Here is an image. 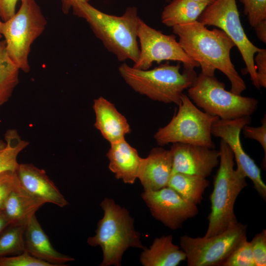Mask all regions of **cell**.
Masks as SVG:
<instances>
[{
    "instance_id": "6da1fadb",
    "label": "cell",
    "mask_w": 266,
    "mask_h": 266,
    "mask_svg": "<svg viewBox=\"0 0 266 266\" xmlns=\"http://www.w3.org/2000/svg\"><path fill=\"white\" fill-rule=\"evenodd\" d=\"M179 37L178 43L184 51L201 67V72L214 75L218 69L227 77L231 84L230 91L241 95L246 88L230 57L234 42L222 30L208 29L198 20L172 27Z\"/></svg>"
},
{
    "instance_id": "7a4b0ae2",
    "label": "cell",
    "mask_w": 266,
    "mask_h": 266,
    "mask_svg": "<svg viewBox=\"0 0 266 266\" xmlns=\"http://www.w3.org/2000/svg\"><path fill=\"white\" fill-rule=\"evenodd\" d=\"M71 9L75 15L86 21L96 36L119 61H137L140 50L137 33L141 19L136 7H128L120 16L103 13L86 1H75Z\"/></svg>"
},
{
    "instance_id": "3957f363",
    "label": "cell",
    "mask_w": 266,
    "mask_h": 266,
    "mask_svg": "<svg viewBox=\"0 0 266 266\" xmlns=\"http://www.w3.org/2000/svg\"><path fill=\"white\" fill-rule=\"evenodd\" d=\"M180 67L179 64L173 65L167 62L152 69L141 70L125 63L118 71L136 92L154 100L178 105L183 92L193 85L198 76L193 68H184L180 73Z\"/></svg>"
},
{
    "instance_id": "277c9868",
    "label": "cell",
    "mask_w": 266,
    "mask_h": 266,
    "mask_svg": "<svg viewBox=\"0 0 266 266\" xmlns=\"http://www.w3.org/2000/svg\"><path fill=\"white\" fill-rule=\"evenodd\" d=\"M220 165L214 178V187L210 196L211 211L208 227L204 236L208 237L225 231L237 222L234 212L236 200L247 185L246 176L234 168V156L228 145L221 139Z\"/></svg>"
},
{
    "instance_id": "5b68a950",
    "label": "cell",
    "mask_w": 266,
    "mask_h": 266,
    "mask_svg": "<svg viewBox=\"0 0 266 266\" xmlns=\"http://www.w3.org/2000/svg\"><path fill=\"white\" fill-rule=\"evenodd\" d=\"M104 215L97 224L96 234L87 243L100 246L103 252L101 266H120L124 252L129 248L143 249L140 234L135 231L134 220L128 210L111 199L105 198L100 203Z\"/></svg>"
},
{
    "instance_id": "8992f818",
    "label": "cell",
    "mask_w": 266,
    "mask_h": 266,
    "mask_svg": "<svg viewBox=\"0 0 266 266\" xmlns=\"http://www.w3.org/2000/svg\"><path fill=\"white\" fill-rule=\"evenodd\" d=\"M17 12L1 21L0 32L7 54L19 70H30L28 57L33 42L44 31L47 20L35 0H23Z\"/></svg>"
},
{
    "instance_id": "52a82bcc",
    "label": "cell",
    "mask_w": 266,
    "mask_h": 266,
    "mask_svg": "<svg viewBox=\"0 0 266 266\" xmlns=\"http://www.w3.org/2000/svg\"><path fill=\"white\" fill-rule=\"evenodd\" d=\"M188 96L205 113L222 120L250 116L257 110L258 101L228 91L225 84L213 76L200 72L188 89Z\"/></svg>"
},
{
    "instance_id": "ba28073f",
    "label": "cell",
    "mask_w": 266,
    "mask_h": 266,
    "mask_svg": "<svg viewBox=\"0 0 266 266\" xmlns=\"http://www.w3.org/2000/svg\"><path fill=\"white\" fill-rule=\"evenodd\" d=\"M178 107L169 122L155 133L157 143L163 146L179 142L214 148L211 130L213 123L219 118L199 109L183 93Z\"/></svg>"
},
{
    "instance_id": "9c48e42d",
    "label": "cell",
    "mask_w": 266,
    "mask_h": 266,
    "mask_svg": "<svg viewBox=\"0 0 266 266\" xmlns=\"http://www.w3.org/2000/svg\"><path fill=\"white\" fill-rule=\"evenodd\" d=\"M205 26L218 27L225 33L238 49L254 86L260 89L254 58L261 48L247 36L242 26L236 0H216L198 18Z\"/></svg>"
},
{
    "instance_id": "30bf717a",
    "label": "cell",
    "mask_w": 266,
    "mask_h": 266,
    "mask_svg": "<svg viewBox=\"0 0 266 266\" xmlns=\"http://www.w3.org/2000/svg\"><path fill=\"white\" fill-rule=\"evenodd\" d=\"M247 225L238 221L225 231L206 237H180V244L188 266H217L222 264L239 243L246 237Z\"/></svg>"
},
{
    "instance_id": "8fae6325",
    "label": "cell",
    "mask_w": 266,
    "mask_h": 266,
    "mask_svg": "<svg viewBox=\"0 0 266 266\" xmlns=\"http://www.w3.org/2000/svg\"><path fill=\"white\" fill-rule=\"evenodd\" d=\"M137 38L140 43V53L133 67L149 69L154 62L163 61L181 62L184 68L199 67L182 49L174 34L167 35L147 25L140 19L137 29Z\"/></svg>"
},
{
    "instance_id": "7c38bea8",
    "label": "cell",
    "mask_w": 266,
    "mask_h": 266,
    "mask_svg": "<svg viewBox=\"0 0 266 266\" xmlns=\"http://www.w3.org/2000/svg\"><path fill=\"white\" fill-rule=\"evenodd\" d=\"M251 122L250 116L232 120L218 119L212 124V135L224 140L232 151L237 168L253 182L254 187L264 200H266V185L262 180L261 170L255 161L244 151L240 134L242 128Z\"/></svg>"
},
{
    "instance_id": "4fadbf2b",
    "label": "cell",
    "mask_w": 266,
    "mask_h": 266,
    "mask_svg": "<svg viewBox=\"0 0 266 266\" xmlns=\"http://www.w3.org/2000/svg\"><path fill=\"white\" fill-rule=\"evenodd\" d=\"M141 197L153 217L171 230L181 228L199 212L197 205L167 186L156 191L144 190Z\"/></svg>"
},
{
    "instance_id": "5bb4252c",
    "label": "cell",
    "mask_w": 266,
    "mask_h": 266,
    "mask_svg": "<svg viewBox=\"0 0 266 266\" xmlns=\"http://www.w3.org/2000/svg\"><path fill=\"white\" fill-rule=\"evenodd\" d=\"M172 158V174L183 173L206 178L219 163V152L207 146L174 143L169 150Z\"/></svg>"
},
{
    "instance_id": "9a60e30c",
    "label": "cell",
    "mask_w": 266,
    "mask_h": 266,
    "mask_svg": "<svg viewBox=\"0 0 266 266\" xmlns=\"http://www.w3.org/2000/svg\"><path fill=\"white\" fill-rule=\"evenodd\" d=\"M172 170L170 150L157 147L152 149L148 156L143 158L137 178L144 190H158L167 186Z\"/></svg>"
},
{
    "instance_id": "2e32d148",
    "label": "cell",
    "mask_w": 266,
    "mask_h": 266,
    "mask_svg": "<svg viewBox=\"0 0 266 266\" xmlns=\"http://www.w3.org/2000/svg\"><path fill=\"white\" fill-rule=\"evenodd\" d=\"M16 173L22 186L33 195L61 207L68 204L44 169L32 164H20Z\"/></svg>"
},
{
    "instance_id": "e0dca14e",
    "label": "cell",
    "mask_w": 266,
    "mask_h": 266,
    "mask_svg": "<svg viewBox=\"0 0 266 266\" xmlns=\"http://www.w3.org/2000/svg\"><path fill=\"white\" fill-rule=\"evenodd\" d=\"M93 107L96 116L94 126L110 144L124 139L131 133L126 117L106 99L100 97L95 99Z\"/></svg>"
},
{
    "instance_id": "ac0fdd59",
    "label": "cell",
    "mask_w": 266,
    "mask_h": 266,
    "mask_svg": "<svg viewBox=\"0 0 266 266\" xmlns=\"http://www.w3.org/2000/svg\"><path fill=\"white\" fill-rule=\"evenodd\" d=\"M106 156L109 169L117 179H122L126 184L134 183L143 158L125 138L110 143Z\"/></svg>"
},
{
    "instance_id": "d6986e66",
    "label": "cell",
    "mask_w": 266,
    "mask_h": 266,
    "mask_svg": "<svg viewBox=\"0 0 266 266\" xmlns=\"http://www.w3.org/2000/svg\"><path fill=\"white\" fill-rule=\"evenodd\" d=\"M24 240L26 250L31 255L54 266H66V263L74 260L54 249L35 215L26 226Z\"/></svg>"
},
{
    "instance_id": "ffe728a7",
    "label": "cell",
    "mask_w": 266,
    "mask_h": 266,
    "mask_svg": "<svg viewBox=\"0 0 266 266\" xmlns=\"http://www.w3.org/2000/svg\"><path fill=\"white\" fill-rule=\"evenodd\" d=\"M45 201L25 190L20 183L6 199L2 211L10 225L26 226L35 212Z\"/></svg>"
},
{
    "instance_id": "44dd1931",
    "label": "cell",
    "mask_w": 266,
    "mask_h": 266,
    "mask_svg": "<svg viewBox=\"0 0 266 266\" xmlns=\"http://www.w3.org/2000/svg\"><path fill=\"white\" fill-rule=\"evenodd\" d=\"M172 239L171 235L156 238L149 248L143 249L141 264L144 266H177L186 260L185 253Z\"/></svg>"
},
{
    "instance_id": "7402d4cb",
    "label": "cell",
    "mask_w": 266,
    "mask_h": 266,
    "mask_svg": "<svg viewBox=\"0 0 266 266\" xmlns=\"http://www.w3.org/2000/svg\"><path fill=\"white\" fill-rule=\"evenodd\" d=\"M206 7L203 3L192 0H172L162 12V22L172 27L195 22Z\"/></svg>"
},
{
    "instance_id": "603a6c76",
    "label": "cell",
    "mask_w": 266,
    "mask_h": 266,
    "mask_svg": "<svg viewBox=\"0 0 266 266\" xmlns=\"http://www.w3.org/2000/svg\"><path fill=\"white\" fill-rule=\"evenodd\" d=\"M209 186V181L206 178L179 172L171 174L167 185L183 199L196 205L201 202L203 194Z\"/></svg>"
},
{
    "instance_id": "cb8c5ba5",
    "label": "cell",
    "mask_w": 266,
    "mask_h": 266,
    "mask_svg": "<svg viewBox=\"0 0 266 266\" xmlns=\"http://www.w3.org/2000/svg\"><path fill=\"white\" fill-rule=\"evenodd\" d=\"M19 70L7 54L4 40H0V107L9 100L18 84Z\"/></svg>"
},
{
    "instance_id": "d4e9b609",
    "label": "cell",
    "mask_w": 266,
    "mask_h": 266,
    "mask_svg": "<svg viewBox=\"0 0 266 266\" xmlns=\"http://www.w3.org/2000/svg\"><path fill=\"white\" fill-rule=\"evenodd\" d=\"M4 141L5 146L0 151V174L6 171H17L20 165L17 157L29 144V142L22 139L17 130L13 129L6 131Z\"/></svg>"
},
{
    "instance_id": "484cf974",
    "label": "cell",
    "mask_w": 266,
    "mask_h": 266,
    "mask_svg": "<svg viewBox=\"0 0 266 266\" xmlns=\"http://www.w3.org/2000/svg\"><path fill=\"white\" fill-rule=\"evenodd\" d=\"M25 228L24 225H10L1 232L0 234V257L17 255L26 250Z\"/></svg>"
},
{
    "instance_id": "4316f807",
    "label": "cell",
    "mask_w": 266,
    "mask_h": 266,
    "mask_svg": "<svg viewBox=\"0 0 266 266\" xmlns=\"http://www.w3.org/2000/svg\"><path fill=\"white\" fill-rule=\"evenodd\" d=\"M222 266H256L250 242L247 237L234 248Z\"/></svg>"
},
{
    "instance_id": "83f0119b",
    "label": "cell",
    "mask_w": 266,
    "mask_h": 266,
    "mask_svg": "<svg viewBox=\"0 0 266 266\" xmlns=\"http://www.w3.org/2000/svg\"><path fill=\"white\" fill-rule=\"evenodd\" d=\"M244 13L250 26L254 27L259 22L266 19V0H240Z\"/></svg>"
},
{
    "instance_id": "f1b7e54d",
    "label": "cell",
    "mask_w": 266,
    "mask_h": 266,
    "mask_svg": "<svg viewBox=\"0 0 266 266\" xmlns=\"http://www.w3.org/2000/svg\"><path fill=\"white\" fill-rule=\"evenodd\" d=\"M0 266H54L53 265L37 259L26 250L12 257H0Z\"/></svg>"
},
{
    "instance_id": "f546056e",
    "label": "cell",
    "mask_w": 266,
    "mask_h": 266,
    "mask_svg": "<svg viewBox=\"0 0 266 266\" xmlns=\"http://www.w3.org/2000/svg\"><path fill=\"white\" fill-rule=\"evenodd\" d=\"M250 242L256 266H266V230L256 234Z\"/></svg>"
},
{
    "instance_id": "4dcf8cb0",
    "label": "cell",
    "mask_w": 266,
    "mask_h": 266,
    "mask_svg": "<svg viewBox=\"0 0 266 266\" xmlns=\"http://www.w3.org/2000/svg\"><path fill=\"white\" fill-rule=\"evenodd\" d=\"M16 172L6 171L0 174V210L12 191L19 183Z\"/></svg>"
},
{
    "instance_id": "1f68e13d",
    "label": "cell",
    "mask_w": 266,
    "mask_h": 266,
    "mask_svg": "<svg viewBox=\"0 0 266 266\" xmlns=\"http://www.w3.org/2000/svg\"><path fill=\"white\" fill-rule=\"evenodd\" d=\"M261 126L254 127L245 125L242 129L244 136L248 138L257 140L262 146L265 153L264 165L266 167V114L261 120Z\"/></svg>"
},
{
    "instance_id": "d6a6232c",
    "label": "cell",
    "mask_w": 266,
    "mask_h": 266,
    "mask_svg": "<svg viewBox=\"0 0 266 266\" xmlns=\"http://www.w3.org/2000/svg\"><path fill=\"white\" fill-rule=\"evenodd\" d=\"M259 86L266 87V50L261 49L254 58Z\"/></svg>"
},
{
    "instance_id": "836d02e7",
    "label": "cell",
    "mask_w": 266,
    "mask_h": 266,
    "mask_svg": "<svg viewBox=\"0 0 266 266\" xmlns=\"http://www.w3.org/2000/svg\"><path fill=\"white\" fill-rule=\"evenodd\" d=\"M23 0H0V17L2 21H6L16 13L17 2Z\"/></svg>"
},
{
    "instance_id": "e575fe53",
    "label": "cell",
    "mask_w": 266,
    "mask_h": 266,
    "mask_svg": "<svg viewBox=\"0 0 266 266\" xmlns=\"http://www.w3.org/2000/svg\"><path fill=\"white\" fill-rule=\"evenodd\" d=\"M259 39L264 43H266V19L259 22L254 27Z\"/></svg>"
},
{
    "instance_id": "d590c367",
    "label": "cell",
    "mask_w": 266,
    "mask_h": 266,
    "mask_svg": "<svg viewBox=\"0 0 266 266\" xmlns=\"http://www.w3.org/2000/svg\"><path fill=\"white\" fill-rule=\"evenodd\" d=\"M89 0H60L62 4V10L64 14H67L71 9L73 2L75 1L88 2Z\"/></svg>"
},
{
    "instance_id": "8d00e7d4",
    "label": "cell",
    "mask_w": 266,
    "mask_h": 266,
    "mask_svg": "<svg viewBox=\"0 0 266 266\" xmlns=\"http://www.w3.org/2000/svg\"><path fill=\"white\" fill-rule=\"evenodd\" d=\"M9 225H10L9 222L3 211L2 210H0V234Z\"/></svg>"
},
{
    "instance_id": "74e56055",
    "label": "cell",
    "mask_w": 266,
    "mask_h": 266,
    "mask_svg": "<svg viewBox=\"0 0 266 266\" xmlns=\"http://www.w3.org/2000/svg\"><path fill=\"white\" fill-rule=\"evenodd\" d=\"M194 0L198 2L203 3L205 4L206 5H207V6L211 4L212 3H213L216 0Z\"/></svg>"
},
{
    "instance_id": "f35d334b",
    "label": "cell",
    "mask_w": 266,
    "mask_h": 266,
    "mask_svg": "<svg viewBox=\"0 0 266 266\" xmlns=\"http://www.w3.org/2000/svg\"><path fill=\"white\" fill-rule=\"evenodd\" d=\"M5 146V142L0 139V151L2 150Z\"/></svg>"
},
{
    "instance_id": "ab89813d",
    "label": "cell",
    "mask_w": 266,
    "mask_h": 266,
    "mask_svg": "<svg viewBox=\"0 0 266 266\" xmlns=\"http://www.w3.org/2000/svg\"><path fill=\"white\" fill-rule=\"evenodd\" d=\"M1 21H2V20H1V18H0V23H1ZM1 37H2V35H1V34L0 33V39L1 38Z\"/></svg>"
},
{
    "instance_id": "60d3db41",
    "label": "cell",
    "mask_w": 266,
    "mask_h": 266,
    "mask_svg": "<svg viewBox=\"0 0 266 266\" xmlns=\"http://www.w3.org/2000/svg\"><path fill=\"white\" fill-rule=\"evenodd\" d=\"M166 1L169 2L170 1V0H166Z\"/></svg>"
}]
</instances>
